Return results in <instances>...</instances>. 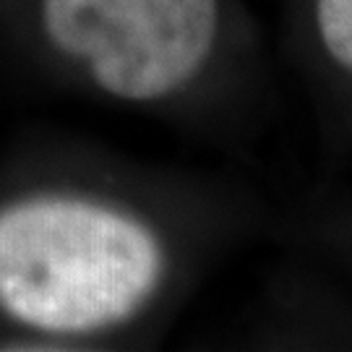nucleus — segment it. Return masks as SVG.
Here are the masks:
<instances>
[{"label":"nucleus","mask_w":352,"mask_h":352,"mask_svg":"<svg viewBox=\"0 0 352 352\" xmlns=\"http://www.w3.org/2000/svg\"><path fill=\"white\" fill-rule=\"evenodd\" d=\"M217 16V0H42L47 39L131 102L160 100L199 74Z\"/></svg>","instance_id":"2"},{"label":"nucleus","mask_w":352,"mask_h":352,"mask_svg":"<svg viewBox=\"0 0 352 352\" xmlns=\"http://www.w3.org/2000/svg\"><path fill=\"white\" fill-rule=\"evenodd\" d=\"M162 277V248L133 217L81 199L0 209V308L26 327L81 334L136 314Z\"/></svg>","instance_id":"1"},{"label":"nucleus","mask_w":352,"mask_h":352,"mask_svg":"<svg viewBox=\"0 0 352 352\" xmlns=\"http://www.w3.org/2000/svg\"><path fill=\"white\" fill-rule=\"evenodd\" d=\"M316 21L329 55L352 71V0H318Z\"/></svg>","instance_id":"3"}]
</instances>
